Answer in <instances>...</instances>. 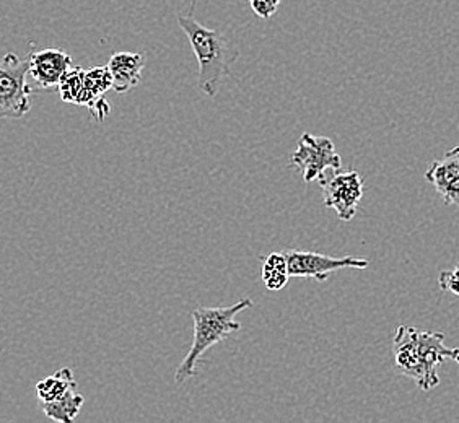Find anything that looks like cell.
Wrapping results in <instances>:
<instances>
[{"instance_id":"obj_1","label":"cell","mask_w":459,"mask_h":423,"mask_svg":"<svg viewBox=\"0 0 459 423\" xmlns=\"http://www.w3.org/2000/svg\"><path fill=\"white\" fill-rule=\"evenodd\" d=\"M393 353L399 373L412 379L422 391H430L440 384V365L448 360L459 363V349L445 345L443 332H429L417 327H398Z\"/></svg>"},{"instance_id":"obj_2","label":"cell","mask_w":459,"mask_h":423,"mask_svg":"<svg viewBox=\"0 0 459 423\" xmlns=\"http://www.w3.org/2000/svg\"><path fill=\"white\" fill-rule=\"evenodd\" d=\"M178 23L187 36L199 64V90L213 98L219 93L221 80L230 75L231 64L238 59L239 51L221 31L201 25L193 13L179 15Z\"/></svg>"},{"instance_id":"obj_3","label":"cell","mask_w":459,"mask_h":423,"mask_svg":"<svg viewBox=\"0 0 459 423\" xmlns=\"http://www.w3.org/2000/svg\"><path fill=\"white\" fill-rule=\"evenodd\" d=\"M255 301L251 298H243L238 303L225 306V308H207L201 306L193 311V323H195V337L189 352L185 360L179 363L175 373V383L185 384L186 381L195 375V367L201 362L204 353L213 345L221 344L230 334L241 329L237 321V315L245 309L253 308Z\"/></svg>"},{"instance_id":"obj_4","label":"cell","mask_w":459,"mask_h":423,"mask_svg":"<svg viewBox=\"0 0 459 423\" xmlns=\"http://www.w3.org/2000/svg\"><path fill=\"white\" fill-rule=\"evenodd\" d=\"M30 71V54L18 57L5 54L0 61V117L20 119L31 109V93L27 75Z\"/></svg>"},{"instance_id":"obj_5","label":"cell","mask_w":459,"mask_h":423,"mask_svg":"<svg viewBox=\"0 0 459 423\" xmlns=\"http://www.w3.org/2000/svg\"><path fill=\"white\" fill-rule=\"evenodd\" d=\"M291 167L300 169L305 183H321L329 173L341 171L342 159L329 137L303 134L297 151L291 155Z\"/></svg>"},{"instance_id":"obj_6","label":"cell","mask_w":459,"mask_h":423,"mask_svg":"<svg viewBox=\"0 0 459 423\" xmlns=\"http://www.w3.org/2000/svg\"><path fill=\"white\" fill-rule=\"evenodd\" d=\"M287 257L289 273L295 279H313L325 282L333 273L342 269H367L368 261L360 257H333L309 251H283Z\"/></svg>"},{"instance_id":"obj_7","label":"cell","mask_w":459,"mask_h":423,"mask_svg":"<svg viewBox=\"0 0 459 423\" xmlns=\"http://www.w3.org/2000/svg\"><path fill=\"white\" fill-rule=\"evenodd\" d=\"M323 203L342 221H351L363 197V179L357 171H334L321 183Z\"/></svg>"},{"instance_id":"obj_8","label":"cell","mask_w":459,"mask_h":423,"mask_svg":"<svg viewBox=\"0 0 459 423\" xmlns=\"http://www.w3.org/2000/svg\"><path fill=\"white\" fill-rule=\"evenodd\" d=\"M72 69L71 54L49 47L30 54V77L39 89H54L61 83L62 77Z\"/></svg>"},{"instance_id":"obj_9","label":"cell","mask_w":459,"mask_h":423,"mask_svg":"<svg viewBox=\"0 0 459 423\" xmlns=\"http://www.w3.org/2000/svg\"><path fill=\"white\" fill-rule=\"evenodd\" d=\"M425 179L435 187L446 205H459V147L432 161L425 171Z\"/></svg>"},{"instance_id":"obj_10","label":"cell","mask_w":459,"mask_h":423,"mask_svg":"<svg viewBox=\"0 0 459 423\" xmlns=\"http://www.w3.org/2000/svg\"><path fill=\"white\" fill-rule=\"evenodd\" d=\"M107 67L113 77L115 91L126 93L141 82L145 57L143 54L116 53L111 56Z\"/></svg>"},{"instance_id":"obj_11","label":"cell","mask_w":459,"mask_h":423,"mask_svg":"<svg viewBox=\"0 0 459 423\" xmlns=\"http://www.w3.org/2000/svg\"><path fill=\"white\" fill-rule=\"evenodd\" d=\"M109 89H113V77L108 67H95L91 71H85L83 91L80 95L79 105L91 109L100 99H103V95Z\"/></svg>"},{"instance_id":"obj_12","label":"cell","mask_w":459,"mask_h":423,"mask_svg":"<svg viewBox=\"0 0 459 423\" xmlns=\"http://www.w3.org/2000/svg\"><path fill=\"white\" fill-rule=\"evenodd\" d=\"M85 404V397L79 394L75 389H71L65 393L61 399L53 401V402H41V409L48 419L61 423H72L77 415L80 414V409Z\"/></svg>"},{"instance_id":"obj_13","label":"cell","mask_w":459,"mask_h":423,"mask_svg":"<svg viewBox=\"0 0 459 423\" xmlns=\"http://www.w3.org/2000/svg\"><path fill=\"white\" fill-rule=\"evenodd\" d=\"M71 389H77V381L74 378L72 370L62 368L57 373H54L53 376L41 379L36 384V394L39 402H53L61 399Z\"/></svg>"},{"instance_id":"obj_14","label":"cell","mask_w":459,"mask_h":423,"mask_svg":"<svg viewBox=\"0 0 459 423\" xmlns=\"http://www.w3.org/2000/svg\"><path fill=\"white\" fill-rule=\"evenodd\" d=\"M263 261V282L265 289L271 291L282 290L290 279L287 257L283 253H271Z\"/></svg>"},{"instance_id":"obj_15","label":"cell","mask_w":459,"mask_h":423,"mask_svg":"<svg viewBox=\"0 0 459 423\" xmlns=\"http://www.w3.org/2000/svg\"><path fill=\"white\" fill-rule=\"evenodd\" d=\"M83 80H85V71L80 67H72L71 71L62 77L61 83L57 87L65 103L79 105L80 95L83 91Z\"/></svg>"},{"instance_id":"obj_16","label":"cell","mask_w":459,"mask_h":423,"mask_svg":"<svg viewBox=\"0 0 459 423\" xmlns=\"http://www.w3.org/2000/svg\"><path fill=\"white\" fill-rule=\"evenodd\" d=\"M438 285L442 291H450L453 295L459 297V264L438 273Z\"/></svg>"},{"instance_id":"obj_17","label":"cell","mask_w":459,"mask_h":423,"mask_svg":"<svg viewBox=\"0 0 459 423\" xmlns=\"http://www.w3.org/2000/svg\"><path fill=\"white\" fill-rule=\"evenodd\" d=\"M253 12L261 20H269L281 7L282 0H247Z\"/></svg>"}]
</instances>
